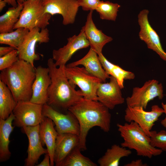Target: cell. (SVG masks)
Here are the masks:
<instances>
[{"instance_id":"cell-1","label":"cell","mask_w":166,"mask_h":166,"mask_svg":"<svg viewBox=\"0 0 166 166\" xmlns=\"http://www.w3.org/2000/svg\"><path fill=\"white\" fill-rule=\"evenodd\" d=\"M109 109L97 101L83 97L68 109L75 116L79 124V146L81 150L86 149V137L92 128L97 126L105 132L110 131L111 114Z\"/></svg>"},{"instance_id":"cell-2","label":"cell","mask_w":166,"mask_h":166,"mask_svg":"<svg viewBox=\"0 0 166 166\" xmlns=\"http://www.w3.org/2000/svg\"><path fill=\"white\" fill-rule=\"evenodd\" d=\"M47 65L51 83L47 104L53 108L68 110L83 97L82 93L69 81L65 71L66 65L57 66L52 58L48 59Z\"/></svg>"},{"instance_id":"cell-3","label":"cell","mask_w":166,"mask_h":166,"mask_svg":"<svg viewBox=\"0 0 166 166\" xmlns=\"http://www.w3.org/2000/svg\"><path fill=\"white\" fill-rule=\"evenodd\" d=\"M1 71L0 80L10 89L17 103L30 101L35 77L34 66L19 59L10 67Z\"/></svg>"},{"instance_id":"cell-4","label":"cell","mask_w":166,"mask_h":166,"mask_svg":"<svg viewBox=\"0 0 166 166\" xmlns=\"http://www.w3.org/2000/svg\"><path fill=\"white\" fill-rule=\"evenodd\" d=\"M117 126L124 140L121 144V146L134 149L137 155L149 158L162 153V150L151 145L150 137L135 122L126 123L124 124H117Z\"/></svg>"},{"instance_id":"cell-5","label":"cell","mask_w":166,"mask_h":166,"mask_svg":"<svg viewBox=\"0 0 166 166\" xmlns=\"http://www.w3.org/2000/svg\"><path fill=\"white\" fill-rule=\"evenodd\" d=\"M22 3L23 8L14 29L23 27L30 30L35 28H46L52 15L45 13L42 0H27Z\"/></svg>"},{"instance_id":"cell-6","label":"cell","mask_w":166,"mask_h":166,"mask_svg":"<svg viewBox=\"0 0 166 166\" xmlns=\"http://www.w3.org/2000/svg\"><path fill=\"white\" fill-rule=\"evenodd\" d=\"M65 71L70 83L80 89L84 98L97 101V91L102 82L100 79L89 73L84 67L65 66Z\"/></svg>"},{"instance_id":"cell-7","label":"cell","mask_w":166,"mask_h":166,"mask_svg":"<svg viewBox=\"0 0 166 166\" xmlns=\"http://www.w3.org/2000/svg\"><path fill=\"white\" fill-rule=\"evenodd\" d=\"M43 106L30 101L17 102L13 112V125L22 128L40 124L45 117L42 114Z\"/></svg>"},{"instance_id":"cell-8","label":"cell","mask_w":166,"mask_h":166,"mask_svg":"<svg viewBox=\"0 0 166 166\" xmlns=\"http://www.w3.org/2000/svg\"><path fill=\"white\" fill-rule=\"evenodd\" d=\"M163 86L156 80L147 81L140 87L133 88L132 94L126 99L127 106H140L146 109L148 102L156 97L161 100L164 97Z\"/></svg>"},{"instance_id":"cell-9","label":"cell","mask_w":166,"mask_h":166,"mask_svg":"<svg viewBox=\"0 0 166 166\" xmlns=\"http://www.w3.org/2000/svg\"><path fill=\"white\" fill-rule=\"evenodd\" d=\"M164 113L163 109L157 105H152L149 111H146L140 106H127L125 110L124 119L128 123L132 121L136 123L150 137L155 123Z\"/></svg>"},{"instance_id":"cell-10","label":"cell","mask_w":166,"mask_h":166,"mask_svg":"<svg viewBox=\"0 0 166 166\" xmlns=\"http://www.w3.org/2000/svg\"><path fill=\"white\" fill-rule=\"evenodd\" d=\"M49 40V30L47 28L41 29L35 28L29 31L22 44L18 48L19 59L25 61L34 66L35 61L40 59L36 53L37 43H46Z\"/></svg>"},{"instance_id":"cell-11","label":"cell","mask_w":166,"mask_h":166,"mask_svg":"<svg viewBox=\"0 0 166 166\" xmlns=\"http://www.w3.org/2000/svg\"><path fill=\"white\" fill-rule=\"evenodd\" d=\"M68 111L67 114H64L58 112L47 103L43 106V116L52 120L58 134L70 133L79 136L80 127L78 121L72 113Z\"/></svg>"},{"instance_id":"cell-12","label":"cell","mask_w":166,"mask_h":166,"mask_svg":"<svg viewBox=\"0 0 166 166\" xmlns=\"http://www.w3.org/2000/svg\"><path fill=\"white\" fill-rule=\"evenodd\" d=\"M149 13L148 10L144 9L138 14L139 38L146 44L148 48L155 52L161 59L166 61V53L163 49L159 35L149 22Z\"/></svg>"},{"instance_id":"cell-13","label":"cell","mask_w":166,"mask_h":166,"mask_svg":"<svg viewBox=\"0 0 166 166\" xmlns=\"http://www.w3.org/2000/svg\"><path fill=\"white\" fill-rule=\"evenodd\" d=\"M42 0L45 13L61 15L64 25L74 22L80 7L77 0Z\"/></svg>"},{"instance_id":"cell-14","label":"cell","mask_w":166,"mask_h":166,"mask_svg":"<svg viewBox=\"0 0 166 166\" xmlns=\"http://www.w3.org/2000/svg\"><path fill=\"white\" fill-rule=\"evenodd\" d=\"M67 39L65 45L53 50L52 59L57 67L66 65V63L77 51L89 46V42L81 29L78 35H74Z\"/></svg>"},{"instance_id":"cell-15","label":"cell","mask_w":166,"mask_h":166,"mask_svg":"<svg viewBox=\"0 0 166 166\" xmlns=\"http://www.w3.org/2000/svg\"><path fill=\"white\" fill-rule=\"evenodd\" d=\"M109 81L101 82L97 91V101L108 108L113 109L117 105L123 104L124 99L123 97L122 89L116 79L110 76Z\"/></svg>"},{"instance_id":"cell-16","label":"cell","mask_w":166,"mask_h":166,"mask_svg":"<svg viewBox=\"0 0 166 166\" xmlns=\"http://www.w3.org/2000/svg\"><path fill=\"white\" fill-rule=\"evenodd\" d=\"M35 73L32 96L30 101L43 105L48 102V90L51 83L49 69L39 65L35 69Z\"/></svg>"},{"instance_id":"cell-17","label":"cell","mask_w":166,"mask_h":166,"mask_svg":"<svg viewBox=\"0 0 166 166\" xmlns=\"http://www.w3.org/2000/svg\"><path fill=\"white\" fill-rule=\"evenodd\" d=\"M39 128L40 124L21 128L23 132L26 135L29 141L28 155L25 160V166H34L41 155L48 153L47 148L43 147L40 136Z\"/></svg>"},{"instance_id":"cell-18","label":"cell","mask_w":166,"mask_h":166,"mask_svg":"<svg viewBox=\"0 0 166 166\" xmlns=\"http://www.w3.org/2000/svg\"><path fill=\"white\" fill-rule=\"evenodd\" d=\"M93 11H89L85 25L81 28L88 40L91 48L96 51L98 55L102 53L104 46L111 42V37L105 34L98 29L95 24L92 18Z\"/></svg>"},{"instance_id":"cell-19","label":"cell","mask_w":166,"mask_h":166,"mask_svg":"<svg viewBox=\"0 0 166 166\" xmlns=\"http://www.w3.org/2000/svg\"><path fill=\"white\" fill-rule=\"evenodd\" d=\"M82 65L90 73L105 82L110 76L103 68L99 58L98 55L94 50L90 48L87 53L82 58L66 65L72 67Z\"/></svg>"},{"instance_id":"cell-20","label":"cell","mask_w":166,"mask_h":166,"mask_svg":"<svg viewBox=\"0 0 166 166\" xmlns=\"http://www.w3.org/2000/svg\"><path fill=\"white\" fill-rule=\"evenodd\" d=\"M79 136L76 134L70 133L58 134L54 156V161L56 166H60L73 149L79 145Z\"/></svg>"},{"instance_id":"cell-21","label":"cell","mask_w":166,"mask_h":166,"mask_svg":"<svg viewBox=\"0 0 166 166\" xmlns=\"http://www.w3.org/2000/svg\"><path fill=\"white\" fill-rule=\"evenodd\" d=\"M53 122L50 118L45 117L40 124L39 134L42 145H46L50 157V165L54 164V156L56 142L58 134Z\"/></svg>"},{"instance_id":"cell-22","label":"cell","mask_w":166,"mask_h":166,"mask_svg":"<svg viewBox=\"0 0 166 166\" xmlns=\"http://www.w3.org/2000/svg\"><path fill=\"white\" fill-rule=\"evenodd\" d=\"M14 118V116L13 113L5 120L0 118V162L6 161L11 156V153L9 149V138L15 127L13 126Z\"/></svg>"},{"instance_id":"cell-23","label":"cell","mask_w":166,"mask_h":166,"mask_svg":"<svg viewBox=\"0 0 166 166\" xmlns=\"http://www.w3.org/2000/svg\"><path fill=\"white\" fill-rule=\"evenodd\" d=\"M102 66L106 72L117 80L121 89L124 87V82L125 80H131L135 77L134 74L130 71L124 70L118 65L109 61L102 53L98 55Z\"/></svg>"},{"instance_id":"cell-24","label":"cell","mask_w":166,"mask_h":166,"mask_svg":"<svg viewBox=\"0 0 166 166\" xmlns=\"http://www.w3.org/2000/svg\"><path fill=\"white\" fill-rule=\"evenodd\" d=\"M131 153L130 150L114 144L107 150L104 155L98 160V163L100 166H118L121 158L128 156Z\"/></svg>"},{"instance_id":"cell-25","label":"cell","mask_w":166,"mask_h":166,"mask_svg":"<svg viewBox=\"0 0 166 166\" xmlns=\"http://www.w3.org/2000/svg\"><path fill=\"white\" fill-rule=\"evenodd\" d=\"M17 103L10 89L0 80V118L7 119Z\"/></svg>"},{"instance_id":"cell-26","label":"cell","mask_w":166,"mask_h":166,"mask_svg":"<svg viewBox=\"0 0 166 166\" xmlns=\"http://www.w3.org/2000/svg\"><path fill=\"white\" fill-rule=\"evenodd\" d=\"M22 8V3H18L16 7L9 8L5 13L0 16V34L14 31V26L19 20Z\"/></svg>"},{"instance_id":"cell-27","label":"cell","mask_w":166,"mask_h":166,"mask_svg":"<svg viewBox=\"0 0 166 166\" xmlns=\"http://www.w3.org/2000/svg\"><path fill=\"white\" fill-rule=\"evenodd\" d=\"M79 145L75 147L68 155L60 166H97V164L81 153Z\"/></svg>"},{"instance_id":"cell-28","label":"cell","mask_w":166,"mask_h":166,"mask_svg":"<svg viewBox=\"0 0 166 166\" xmlns=\"http://www.w3.org/2000/svg\"><path fill=\"white\" fill-rule=\"evenodd\" d=\"M16 29L11 32L0 34V44L17 49L22 44L29 30L23 27Z\"/></svg>"},{"instance_id":"cell-29","label":"cell","mask_w":166,"mask_h":166,"mask_svg":"<svg viewBox=\"0 0 166 166\" xmlns=\"http://www.w3.org/2000/svg\"><path fill=\"white\" fill-rule=\"evenodd\" d=\"M120 7L118 3L101 1L95 10L98 13L101 19L115 21Z\"/></svg>"},{"instance_id":"cell-30","label":"cell","mask_w":166,"mask_h":166,"mask_svg":"<svg viewBox=\"0 0 166 166\" xmlns=\"http://www.w3.org/2000/svg\"><path fill=\"white\" fill-rule=\"evenodd\" d=\"M151 144L153 147L166 151V131L161 130L159 132L151 130L150 132Z\"/></svg>"},{"instance_id":"cell-31","label":"cell","mask_w":166,"mask_h":166,"mask_svg":"<svg viewBox=\"0 0 166 166\" xmlns=\"http://www.w3.org/2000/svg\"><path fill=\"white\" fill-rule=\"evenodd\" d=\"M19 60L17 49L0 57V70L2 71L10 67Z\"/></svg>"},{"instance_id":"cell-32","label":"cell","mask_w":166,"mask_h":166,"mask_svg":"<svg viewBox=\"0 0 166 166\" xmlns=\"http://www.w3.org/2000/svg\"><path fill=\"white\" fill-rule=\"evenodd\" d=\"M79 6L85 11L95 10L101 0H77Z\"/></svg>"},{"instance_id":"cell-33","label":"cell","mask_w":166,"mask_h":166,"mask_svg":"<svg viewBox=\"0 0 166 166\" xmlns=\"http://www.w3.org/2000/svg\"><path fill=\"white\" fill-rule=\"evenodd\" d=\"M16 49H17L10 46H1L0 47V57L8 54Z\"/></svg>"},{"instance_id":"cell-34","label":"cell","mask_w":166,"mask_h":166,"mask_svg":"<svg viewBox=\"0 0 166 166\" xmlns=\"http://www.w3.org/2000/svg\"><path fill=\"white\" fill-rule=\"evenodd\" d=\"M37 166H50V157L48 153L45 154L42 161Z\"/></svg>"},{"instance_id":"cell-35","label":"cell","mask_w":166,"mask_h":166,"mask_svg":"<svg viewBox=\"0 0 166 166\" xmlns=\"http://www.w3.org/2000/svg\"><path fill=\"white\" fill-rule=\"evenodd\" d=\"M146 164L143 163L141 159H138L132 161L131 162L125 164L124 166H147Z\"/></svg>"},{"instance_id":"cell-36","label":"cell","mask_w":166,"mask_h":166,"mask_svg":"<svg viewBox=\"0 0 166 166\" xmlns=\"http://www.w3.org/2000/svg\"><path fill=\"white\" fill-rule=\"evenodd\" d=\"M161 105L162 108L164 111V113L165 114V117L164 119L161 121L160 123L164 127L166 128V103L164 104L162 102L161 103Z\"/></svg>"},{"instance_id":"cell-37","label":"cell","mask_w":166,"mask_h":166,"mask_svg":"<svg viewBox=\"0 0 166 166\" xmlns=\"http://www.w3.org/2000/svg\"><path fill=\"white\" fill-rule=\"evenodd\" d=\"M5 1L7 4L11 5L12 7H16L18 5L17 0H3Z\"/></svg>"},{"instance_id":"cell-38","label":"cell","mask_w":166,"mask_h":166,"mask_svg":"<svg viewBox=\"0 0 166 166\" xmlns=\"http://www.w3.org/2000/svg\"><path fill=\"white\" fill-rule=\"evenodd\" d=\"M7 3L3 0H0V11L1 12Z\"/></svg>"},{"instance_id":"cell-39","label":"cell","mask_w":166,"mask_h":166,"mask_svg":"<svg viewBox=\"0 0 166 166\" xmlns=\"http://www.w3.org/2000/svg\"><path fill=\"white\" fill-rule=\"evenodd\" d=\"M26 0H17V3H22L24 1Z\"/></svg>"}]
</instances>
